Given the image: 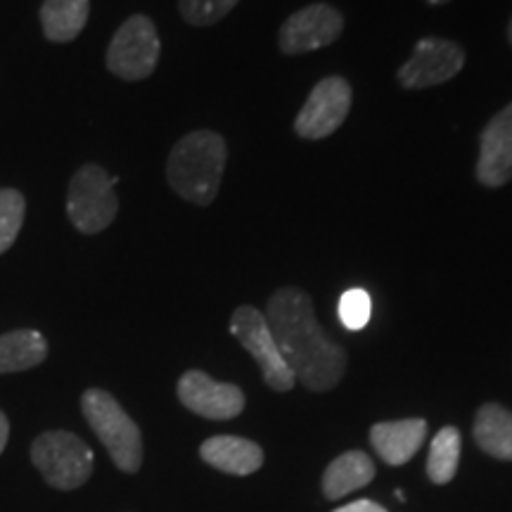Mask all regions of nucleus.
<instances>
[{"instance_id": "nucleus-10", "label": "nucleus", "mask_w": 512, "mask_h": 512, "mask_svg": "<svg viewBox=\"0 0 512 512\" xmlns=\"http://www.w3.org/2000/svg\"><path fill=\"white\" fill-rule=\"evenodd\" d=\"M178 399L188 411L207 420H233L245 411V394L240 387L216 382L202 370H188L178 380Z\"/></svg>"}, {"instance_id": "nucleus-21", "label": "nucleus", "mask_w": 512, "mask_h": 512, "mask_svg": "<svg viewBox=\"0 0 512 512\" xmlns=\"http://www.w3.org/2000/svg\"><path fill=\"white\" fill-rule=\"evenodd\" d=\"M240 0H178V10L192 27H211L233 12Z\"/></svg>"}, {"instance_id": "nucleus-13", "label": "nucleus", "mask_w": 512, "mask_h": 512, "mask_svg": "<svg viewBox=\"0 0 512 512\" xmlns=\"http://www.w3.org/2000/svg\"><path fill=\"white\" fill-rule=\"evenodd\" d=\"M425 434V420L408 418L396 422H377L370 430V441H373V448L380 453L384 463L403 465L418 453L422 441H425Z\"/></svg>"}, {"instance_id": "nucleus-9", "label": "nucleus", "mask_w": 512, "mask_h": 512, "mask_svg": "<svg viewBox=\"0 0 512 512\" xmlns=\"http://www.w3.org/2000/svg\"><path fill=\"white\" fill-rule=\"evenodd\" d=\"M344 31L342 12L332 5L313 3L297 10L280 27L278 46L287 55H302L335 43Z\"/></svg>"}, {"instance_id": "nucleus-26", "label": "nucleus", "mask_w": 512, "mask_h": 512, "mask_svg": "<svg viewBox=\"0 0 512 512\" xmlns=\"http://www.w3.org/2000/svg\"><path fill=\"white\" fill-rule=\"evenodd\" d=\"M432 5H444V3H448V0H430Z\"/></svg>"}, {"instance_id": "nucleus-15", "label": "nucleus", "mask_w": 512, "mask_h": 512, "mask_svg": "<svg viewBox=\"0 0 512 512\" xmlns=\"http://www.w3.org/2000/svg\"><path fill=\"white\" fill-rule=\"evenodd\" d=\"M375 463L368 453L363 451H347L332 460L323 475V494L328 501H339L349 496L351 491L363 489L373 482Z\"/></svg>"}, {"instance_id": "nucleus-17", "label": "nucleus", "mask_w": 512, "mask_h": 512, "mask_svg": "<svg viewBox=\"0 0 512 512\" xmlns=\"http://www.w3.org/2000/svg\"><path fill=\"white\" fill-rule=\"evenodd\" d=\"M88 15H91V0H43V34L55 43L74 41L86 27Z\"/></svg>"}, {"instance_id": "nucleus-4", "label": "nucleus", "mask_w": 512, "mask_h": 512, "mask_svg": "<svg viewBox=\"0 0 512 512\" xmlns=\"http://www.w3.org/2000/svg\"><path fill=\"white\" fill-rule=\"evenodd\" d=\"M119 181L98 164H86L72 176L67 192V214L76 230L95 235L117 219L119 200L114 185Z\"/></svg>"}, {"instance_id": "nucleus-5", "label": "nucleus", "mask_w": 512, "mask_h": 512, "mask_svg": "<svg viewBox=\"0 0 512 512\" xmlns=\"http://www.w3.org/2000/svg\"><path fill=\"white\" fill-rule=\"evenodd\" d=\"M31 460L43 479L60 491H72L93 475V451L72 432H46L31 446Z\"/></svg>"}, {"instance_id": "nucleus-27", "label": "nucleus", "mask_w": 512, "mask_h": 512, "mask_svg": "<svg viewBox=\"0 0 512 512\" xmlns=\"http://www.w3.org/2000/svg\"><path fill=\"white\" fill-rule=\"evenodd\" d=\"M508 38H510V43H512V19H510V27H508Z\"/></svg>"}, {"instance_id": "nucleus-18", "label": "nucleus", "mask_w": 512, "mask_h": 512, "mask_svg": "<svg viewBox=\"0 0 512 512\" xmlns=\"http://www.w3.org/2000/svg\"><path fill=\"white\" fill-rule=\"evenodd\" d=\"M48 356V342L36 330H15L0 335V375L41 366Z\"/></svg>"}, {"instance_id": "nucleus-14", "label": "nucleus", "mask_w": 512, "mask_h": 512, "mask_svg": "<svg viewBox=\"0 0 512 512\" xmlns=\"http://www.w3.org/2000/svg\"><path fill=\"white\" fill-rule=\"evenodd\" d=\"M200 456L204 463L216 467V470L238 477L252 475V472L264 465V451H261V446L249 439L233 437V434L207 439L200 448Z\"/></svg>"}, {"instance_id": "nucleus-6", "label": "nucleus", "mask_w": 512, "mask_h": 512, "mask_svg": "<svg viewBox=\"0 0 512 512\" xmlns=\"http://www.w3.org/2000/svg\"><path fill=\"white\" fill-rule=\"evenodd\" d=\"M157 27L150 17L133 15L121 24L107 48V69L124 81L147 79L159 62Z\"/></svg>"}, {"instance_id": "nucleus-8", "label": "nucleus", "mask_w": 512, "mask_h": 512, "mask_svg": "<svg viewBox=\"0 0 512 512\" xmlns=\"http://www.w3.org/2000/svg\"><path fill=\"white\" fill-rule=\"evenodd\" d=\"M351 110V86L342 76H328L313 88L294 119V131L306 140L328 138L344 124Z\"/></svg>"}, {"instance_id": "nucleus-23", "label": "nucleus", "mask_w": 512, "mask_h": 512, "mask_svg": "<svg viewBox=\"0 0 512 512\" xmlns=\"http://www.w3.org/2000/svg\"><path fill=\"white\" fill-rule=\"evenodd\" d=\"M332 512H387V508H382L380 503L366 501V498H363V501H354V503L344 505V508H337Z\"/></svg>"}, {"instance_id": "nucleus-12", "label": "nucleus", "mask_w": 512, "mask_h": 512, "mask_svg": "<svg viewBox=\"0 0 512 512\" xmlns=\"http://www.w3.org/2000/svg\"><path fill=\"white\" fill-rule=\"evenodd\" d=\"M477 178L486 188H501L512 178V102L482 131Z\"/></svg>"}, {"instance_id": "nucleus-3", "label": "nucleus", "mask_w": 512, "mask_h": 512, "mask_svg": "<svg viewBox=\"0 0 512 512\" xmlns=\"http://www.w3.org/2000/svg\"><path fill=\"white\" fill-rule=\"evenodd\" d=\"M81 411L114 465L121 472H138L143 465V434L119 401L105 389H88L81 396Z\"/></svg>"}, {"instance_id": "nucleus-24", "label": "nucleus", "mask_w": 512, "mask_h": 512, "mask_svg": "<svg viewBox=\"0 0 512 512\" xmlns=\"http://www.w3.org/2000/svg\"><path fill=\"white\" fill-rule=\"evenodd\" d=\"M8 434H10V425H8V418H5L3 413H0V453H3L5 444H8Z\"/></svg>"}, {"instance_id": "nucleus-20", "label": "nucleus", "mask_w": 512, "mask_h": 512, "mask_svg": "<svg viewBox=\"0 0 512 512\" xmlns=\"http://www.w3.org/2000/svg\"><path fill=\"white\" fill-rule=\"evenodd\" d=\"M24 209H27V202L22 192L12 188L0 190V254L15 245L24 223Z\"/></svg>"}, {"instance_id": "nucleus-25", "label": "nucleus", "mask_w": 512, "mask_h": 512, "mask_svg": "<svg viewBox=\"0 0 512 512\" xmlns=\"http://www.w3.org/2000/svg\"><path fill=\"white\" fill-rule=\"evenodd\" d=\"M396 501H406V494H403V491L401 489H396Z\"/></svg>"}, {"instance_id": "nucleus-11", "label": "nucleus", "mask_w": 512, "mask_h": 512, "mask_svg": "<svg viewBox=\"0 0 512 512\" xmlns=\"http://www.w3.org/2000/svg\"><path fill=\"white\" fill-rule=\"evenodd\" d=\"M465 64V50L446 38H422L413 57L399 69L403 88L439 86L460 74Z\"/></svg>"}, {"instance_id": "nucleus-7", "label": "nucleus", "mask_w": 512, "mask_h": 512, "mask_svg": "<svg viewBox=\"0 0 512 512\" xmlns=\"http://www.w3.org/2000/svg\"><path fill=\"white\" fill-rule=\"evenodd\" d=\"M230 332L245 347L256 363H259L264 380L275 392H290L297 384V377L285 363L275 342L264 313L254 306H240L230 318Z\"/></svg>"}, {"instance_id": "nucleus-16", "label": "nucleus", "mask_w": 512, "mask_h": 512, "mask_svg": "<svg viewBox=\"0 0 512 512\" xmlns=\"http://www.w3.org/2000/svg\"><path fill=\"white\" fill-rule=\"evenodd\" d=\"M475 441L484 453L498 460H512V411L498 403H484L475 418Z\"/></svg>"}, {"instance_id": "nucleus-2", "label": "nucleus", "mask_w": 512, "mask_h": 512, "mask_svg": "<svg viewBox=\"0 0 512 512\" xmlns=\"http://www.w3.org/2000/svg\"><path fill=\"white\" fill-rule=\"evenodd\" d=\"M226 159L228 147L219 133L192 131L171 150L166 178L185 202L207 207L219 195Z\"/></svg>"}, {"instance_id": "nucleus-22", "label": "nucleus", "mask_w": 512, "mask_h": 512, "mask_svg": "<svg viewBox=\"0 0 512 512\" xmlns=\"http://www.w3.org/2000/svg\"><path fill=\"white\" fill-rule=\"evenodd\" d=\"M370 311H373V304H370V294L366 290H347L339 299V320L347 330H363L370 320Z\"/></svg>"}, {"instance_id": "nucleus-1", "label": "nucleus", "mask_w": 512, "mask_h": 512, "mask_svg": "<svg viewBox=\"0 0 512 512\" xmlns=\"http://www.w3.org/2000/svg\"><path fill=\"white\" fill-rule=\"evenodd\" d=\"M268 328L285 363L311 392H330L347 370V351L318 325L311 297L299 287H283L268 299Z\"/></svg>"}, {"instance_id": "nucleus-19", "label": "nucleus", "mask_w": 512, "mask_h": 512, "mask_svg": "<svg viewBox=\"0 0 512 512\" xmlns=\"http://www.w3.org/2000/svg\"><path fill=\"white\" fill-rule=\"evenodd\" d=\"M460 463V432L456 427H444L432 439L430 458H427V475L434 484H448L458 472Z\"/></svg>"}]
</instances>
